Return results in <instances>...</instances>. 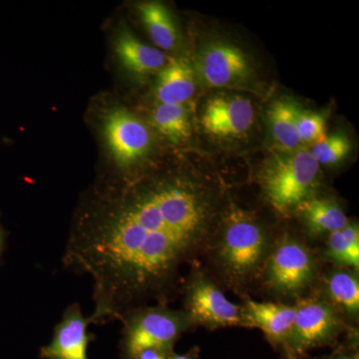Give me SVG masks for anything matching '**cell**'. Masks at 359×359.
Returning a JSON list of instances; mask_svg holds the SVG:
<instances>
[{
  "label": "cell",
  "instance_id": "obj_1",
  "mask_svg": "<svg viewBox=\"0 0 359 359\" xmlns=\"http://www.w3.org/2000/svg\"><path fill=\"white\" fill-rule=\"evenodd\" d=\"M214 208L184 175L98 178L78 203L62 264L93 283L92 325L120 320L151 299L165 304L180 271L212 237Z\"/></svg>",
  "mask_w": 359,
  "mask_h": 359
},
{
  "label": "cell",
  "instance_id": "obj_2",
  "mask_svg": "<svg viewBox=\"0 0 359 359\" xmlns=\"http://www.w3.org/2000/svg\"><path fill=\"white\" fill-rule=\"evenodd\" d=\"M97 126L108 167L99 178L127 182L140 176L153 149L147 125L121 104L111 102L99 113Z\"/></svg>",
  "mask_w": 359,
  "mask_h": 359
},
{
  "label": "cell",
  "instance_id": "obj_3",
  "mask_svg": "<svg viewBox=\"0 0 359 359\" xmlns=\"http://www.w3.org/2000/svg\"><path fill=\"white\" fill-rule=\"evenodd\" d=\"M215 245L219 268L233 282H243L259 271L268 257V233L252 215L231 207L224 216Z\"/></svg>",
  "mask_w": 359,
  "mask_h": 359
},
{
  "label": "cell",
  "instance_id": "obj_4",
  "mask_svg": "<svg viewBox=\"0 0 359 359\" xmlns=\"http://www.w3.org/2000/svg\"><path fill=\"white\" fill-rule=\"evenodd\" d=\"M320 165L306 150L275 152L259 175L262 190L269 205L282 216L297 211L313 197Z\"/></svg>",
  "mask_w": 359,
  "mask_h": 359
},
{
  "label": "cell",
  "instance_id": "obj_5",
  "mask_svg": "<svg viewBox=\"0 0 359 359\" xmlns=\"http://www.w3.org/2000/svg\"><path fill=\"white\" fill-rule=\"evenodd\" d=\"M120 321L123 325L120 359H134L140 351L148 348L171 354L182 334L194 327L183 309H172L165 304L131 309Z\"/></svg>",
  "mask_w": 359,
  "mask_h": 359
},
{
  "label": "cell",
  "instance_id": "obj_6",
  "mask_svg": "<svg viewBox=\"0 0 359 359\" xmlns=\"http://www.w3.org/2000/svg\"><path fill=\"white\" fill-rule=\"evenodd\" d=\"M183 311L194 325L209 330L242 325L241 306L229 301L218 285L196 268L184 283Z\"/></svg>",
  "mask_w": 359,
  "mask_h": 359
},
{
  "label": "cell",
  "instance_id": "obj_7",
  "mask_svg": "<svg viewBox=\"0 0 359 359\" xmlns=\"http://www.w3.org/2000/svg\"><path fill=\"white\" fill-rule=\"evenodd\" d=\"M295 311L294 325L283 346L290 358L314 347L332 344L341 332L344 323L330 302L304 299L295 306Z\"/></svg>",
  "mask_w": 359,
  "mask_h": 359
},
{
  "label": "cell",
  "instance_id": "obj_8",
  "mask_svg": "<svg viewBox=\"0 0 359 359\" xmlns=\"http://www.w3.org/2000/svg\"><path fill=\"white\" fill-rule=\"evenodd\" d=\"M316 259L299 241H280L266 257L264 278L271 290L283 295L299 294L313 283Z\"/></svg>",
  "mask_w": 359,
  "mask_h": 359
},
{
  "label": "cell",
  "instance_id": "obj_9",
  "mask_svg": "<svg viewBox=\"0 0 359 359\" xmlns=\"http://www.w3.org/2000/svg\"><path fill=\"white\" fill-rule=\"evenodd\" d=\"M197 72L210 87H229L252 75L249 59L235 45L216 42L205 47L197 60Z\"/></svg>",
  "mask_w": 359,
  "mask_h": 359
},
{
  "label": "cell",
  "instance_id": "obj_10",
  "mask_svg": "<svg viewBox=\"0 0 359 359\" xmlns=\"http://www.w3.org/2000/svg\"><path fill=\"white\" fill-rule=\"evenodd\" d=\"M92 325L90 318H85L79 304H70L55 325L50 342L39 351L41 359H88L87 349L95 339L88 334Z\"/></svg>",
  "mask_w": 359,
  "mask_h": 359
},
{
  "label": "cell",
  "instance_id": "obj_11",
  "mask_svg": "<svg viewBox=\"0 0 359 359\" xmlns=\"http://www.w3.org/2000/svg\"><path fill=\"white\" fill-rule=\"evenodd\" d=\"M201 120L205 131L212 136L238 137L254 124V107L244 97L217 96L210 99Z\"/></svg>",
  "mask_w": 359,
  "mask_h": 359
},
{
  "label": "cell",
  "instance_id": "obj_12",
  "mask_svg": "<svg viewBox=\"0 0 359 359\" xmlns=\"http://www.w3.org/2000/svg\"><path fill=\"white\" fill-rule=\"evenodd\" d=\"M295 306L248 299L241 306L244 327L261 330L273 346H285L295 318Z\"/></svg>",
  "mask_w": 359,
  "mask_h": 359
},
{
  "label": "cell",
  "instance_id": "obj_13",
  "mask_svg": "<svg viewBox=\"0 0 359 359\" xmlns=\"http://www.w3.org/2000/svg\"><path fill=\"white\" fill-rule=\"evenodd\" d=\"M113 48L122 67L137 76L158 73L169 60L164 52L140 41L124 27L116 34Z\"/></svg>",
  "mask_w": 359,
  "mask_h": 359
},
{
  "label": "cell",
  "instance_id": "obj_14",
  "mask_svg": "<svg viewBox=\"0 0 359 359\" xmlns=\"http://www.w3.org/2000/svg\"><path fill=\"white\" fill-rule=\"evenodd\" d=\"M196 72L183 58H169L157 73L155 95L158 103L185 105L196 92Z\"/></svg>",
  "mask_w": 359,
  "mask_h": 359
},
{
  "label": "cell",
  "instance_id": "obj_15",
  "mask_svg": "<svg viewBox=\"0 0 359 359\" xmlns=\"http://www.w3.org/2000/svg\"><path fill=\"white\" fill-rule=\"evenodd\" d=\"M306 231L311 236L334 233L348 224V219L334 201L311 197L297 208Z\"/></svg>",
  "mask_w": 359,
  "mask_h": 359
},
{
  "label": "cell",
  "instance_id": "obj_16",
  "mask_svg": "<svg viewBox=\"0 0 359 359\" xmlns=\"http://www.w3.org/2000/svg\"><path fill=\"white\" fill-rule=\"evenodd\" d=\"M137 13L153 43L162 50H173L179 33L171 11L158 1H145L137 6Z\"/></svg>",
  "mask_w": 359,
  "mask_h": 359
},
{
  "label": "cell",
  "instance_id": "obj_17",
  "mask_svg": "<svg viewBox=\"0 0 359 359\" xmlns=\"http://www.w3.org/2000/svg\"><path fill=\"white\" fill-rule=\"evenodd\" d=\"M152 126L174 144L188 140L192 133L185 105L157 103L150 115Z\"/></svg>",
  "mask_w": 359,
  "mask_h": 359
},
{
  "label": "cell",
  "instance_id": "obj_18",
  "mask_svg": "<svg viewBox=\"0 0 359 359\" xmlns=\"http://www.w3.org/2000/svg\"><path fill=\"white\" fill-rule=\"evenodd\" d=\"M299 107L292 101L278 100L269 110V125L273 139L285 151L297 150L302 145L297 134Z\"/></svg>",
  "mask_w": 359,
  "mask_h": 359
},
{
  "label": "cell",
  "instance_id": "obj_19",
  "mask_svg": "<svg viewBox=\"0 0 359 359\" xmlns=\"http://www.w3.org/2000/svg\"><path fill=\"white\" fill-rule=\"evenodd\" d=\"M325 255L337 266H348L353 271L359 268L358 224L349 223L341 230L330 233Z\"/></svg>",
  "mask_w": 359,
  "mask_h": 359
},
{
  "label": "cell",
  "instance_id": "obj_20",
  "mask_svg": "<svg viewBox=\"0 0 359 359\" xmlns=\"http://www.w3.org/2000/svg\"><path fill=\"white\" fill-rule=\"evenodd\" d=\"M327 290L330 299L349 316L359 313V280L355 271L337 269L328 275Z\"/></svg>",
  "mask_w": 359,
  "mask_h": 359
},
{
  "label": "cell",
  "instance_id": "obj_21",
  "mask_svg": "<svg viewBox=\"0 0 359 359\" xmlns=\"http://www.w3.org/2000/svg\"><path fill=\"white\" fill-rule=\"evenodd\" d=\"M351 151V144L349 139L344 134H334L330 137H323L321 140L316 142L309 151L313 159L318 165L339 164L346 159Z\"/></svg>",
  "mask_w": 359,
  "mask_h": 359
},
{
  "label": "cell",
  "instance_id": "obj_22",
  "mask_svg": "<svg viewBox=\"0 0 359 359\" xmlns=\"http://www.w3.org/2000/svg\"><path fill=\"white\" fill-rule=\"evenodd\" d=\"M297 134L301 143L314 144L325 137V117L320 113L297 110Z\"/></svg>",
  "mask_w": 359,
  "mask_h": 359
},
{
  "label": "cell",
  "instance_id": "obj_23",
  "mask_svg": "<svg viewBox=\"0 0 359 359\" xmlns=\"http://www.w3.org/2000/svg\"><path fill=\"white\" fill-rule=\"evenodd\" d=\"M170 354L163 353L159 349L148 348L140 351L134 359H168Z\"/></svg>",
  "mask_w": 359,
  "mask_h": 359
},
{
  "label": "cell",
  "instance_id": "obj_24",
  "mask_svg": "<svg viewBox=\"0 0 359 359\" xmlns=\"http://www.w3.org/2000/svg\"><path fill=\"white\" fill-rule=\"evenodd\" d=\"M6 231L0 223V266H1L2 261H4V252L6 249Z\"/></svg>",
  "mask_w": 359,
  "mask_h": 359
},
{
  "label": "cell",
  "instance_id": "obj_25",
  "mask_svg": "<svg viewBox=\"0 0 359 359\" xmlns=\"http://www.w3.org/2000/svg\"><path fill=\"white\" fill-rule=\"evenodd\" d=\"M168 359H198L197 351L194 349V351H190V353L185 354L172 353L168 356Z\"/></svg>",
  "mask_w": 359,
  "mask_h": 359
},
{
  "label": "cell",
  "instance_id": "obj_26",
  "mask_svg": "<svg viewBox=\"0 0 359 359\" xmlns=\"http://www.w3.org/2000/svg\"><path fill=\"white\" fill-rule=\"evenodd\" d=\"M330 359H359L358 353H339Z\"/></svg>",
  "mask_w": 359,
  "mask_h": 359
}]
</instances>
